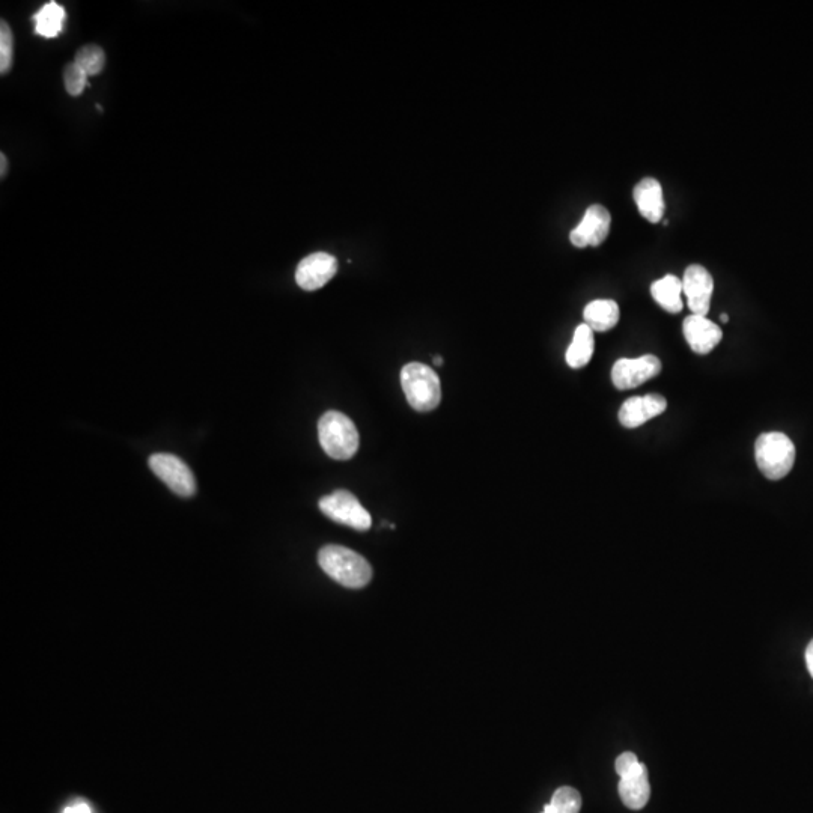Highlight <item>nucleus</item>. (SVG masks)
Segmentation results:
<instances>
[{
	"instance_id": "1",
	"label": "nucleus",
	"mask_w": 813,
	"mask_h": 813,
	"mask_svg": "<svg viewBox=\"0 0 813 813\" xmlns=\"http://www.w3.org/2000/svg\"><path fill=\"white\" fill-rule=\"evenodd\" d=\"M318 564L339 585L362 589L372 580V568L359 553L342 546H326L318 553Z\"/></svg>"
},
{
	"instance_id": "2",
	"label": "nucleus",
	"mask_w": 813,
	"mask_h": 813,
	"mask_svg": "<svg viewBox=\"0 0 813 813\" xmlns=\"http://www.w3.org/2000/svg\"><path fill=\"white\" fill-rule=\"evenodd\" d=\"M401 386L416 412L427 413L439 407L442 384L439 375L424 363L413 362L401 369Z\"/></svg>"
},
{
	"instance_id": "3",
	"label": "nucleus",
	"mask_w": 813,
	"mask_h": 813,
	"mask_svg": "<svg viewBox=\"0 0 813 813\" xmlns=\"http://www.w3.org/2000/svg\"><path fill=\"white\" fill-rule=\"evenodd\" d=\"M318 439L324 452L333 460H350L359 451V431L344 413L327 412L321 416L318 422Z\"/></svg>"
},
{
	"instance_id": "4",
	"label": "nucleus",
	"mask_w": 813,
	"mask_h": 813,
	"mask_svg": "<svg viewBox=\"0 0 813 813\" xmlns=\"http://www.w3.org/2000/svg\"><path fill=\"white\" fill-rule=\"evenodd\" d=\"M755 458L759 470L770 481L785 478L795 463V446L786 434L765 433L755 443Z\"/></svg>"
},
{
	"instance_id": "5",
	"label": "nucleus",
	"mask_w": 813,
	"mask_h": 813,
	"mask_svg": "<svg viewBox=\"0 0 813 813\" xmlns=\"http://www.w3.org/2000/svg\"><path fill=\"white\" fill-rule=\"evenodd\" d=\"M321 512L335 523L344 524L356 530H368L372 526L371 514L363 508L356 496L347 490H338L335 493L320 499Z\"/></svg>"
},
{
	"instance_id": "6",
	"label": "nucleus",
	"mask_w": 813,
	"mask_h": 813,
	"mask_svg": "<svg viewBox=\"0 0 813 813\" xmlns=\"http://www.w3.org/2000/svg\"><path fill=\"white\" fill-rule=\"evenodd\" d=\"M148 464L157 478L165 482L178 496L192 497L196 493L195 475L181 458L171 454H154L151 455Z\"/></svg>"
},
{
	"instance_id": "7",
	"label": "nucleus",
	"mask_w": 813,
	"mask_h": 813,
	"mask_svg": "<svg viewBox=\"0 0 813 813\" xmlns=\"http://www.w3.org/2000/svg\"><path fill=\"white\" fill-rule=\"evenodd\" d=\"M661 372V362L652 354L637 359H619L613 365L612 381L616 389L630 390L642 386Z\"/></svg>"
},
{
	"instance_id": "8",
	"label": "nucleus",
	"mask_w": 813,
	"mask_h": 813,
	"mask_svg": "<svg viewBox=\"0 0 813 813\" xmlns=\"http://www.w3.org/2000/svg\"><path fill=\"white\" fill-rule=\"evenodd\" d=\"M612 226V216L603 205L595 204L586 210L582 222L570 234V241L579 249L597 247L606 241Z\"/></svg>"
},
{
	"instance_id": "9",
	"label": "nucleus",
	"mask_w": 813,
	"mask_h": 813,
	"mask_svg": "<svg viewBox=\"0 0 813 813\" xmlns=\"http://www.w3.org/2000/svg\"><path fill=\"white\" fill-rule=\"evenodd\" d=\"M714 279L707 268L699 264L690 265L684 273L683 293L686 294L687 303L693 315L707 317L711 308Z\"/></svg>"
},
{
	"instance_id": "10",
	"label": "nucleus",
	"mask_w": 813,
	"mask_h": 813,
	"mask_svg": "<svg viewBox=\"0 0 813 813\" xmlns=\"http://www.w3.org/2000/svg\"><path fill=\"white\" fill-rule=\"evenodd\" d=\"M338 261L329 253L318 252L306 256L296 270V281L302 290L315 291L335 278Z\"/></svg>"
},
{
	"instance_id": "11",
	"label": "nucleus",
	"mask_w": 813,
	"mask_h": 813,
	"mask_svg": "<svg viewBox=\"0 0 813 813\" xmlns=\"http://www.w3.org/2000/svg\"><path fill=\"white\" fill-rule=\"evenodd\" d=\"M667 401L658 393L645 396H633L622 404L619 410V422L622 427L633 430L642 427L646 422L666 412Z\"/></svg>"
},
{
	"instance_id": "12",
	"label": "nucleus",
	"mask_w": 813,
	"mask_h": 813,
	"mask_svg": "<svg viewBox=\"0 0 813 813\" xmlns=\"http://www.w3.org/2000/svg\"><path fill=\"white\" fill-rule=\"evenodd\" d=\"M684 338L696 354H710L722 342L723 332L716 323L701 315H690L684 320Z\"/></svg>"
},
{
	"instance_id": "13",
	"label": "nucleus",
	"mask_w": 813,
	"mask_h": 813,
	"mask_svg": "<svg viewBox=\"0 0 813 813\" xmlns=\"http://www.w3.org/2000/svg\"><path fill=\"white\" fill-rule=\"evenodd\" d=\"M634 202L639 213L648 222L660 223L664 216L663 187L655 178H643L633 190Z\"/></svg>"
},
{
	"instance_id": "14",
	"label": "nucleus",
	"mask_w": 813,
	"mask_h": 813,
	"mask_svg": "<svg viewBox=\"0 0 813 813\" xmlns=\"http://www.w3.org/2000/svg\"><path fill=\"white\" fill-rule=\"evenodd\" d=\"M618 789L622 803L628 809H643L651 797V786H649L648 771H646L645 765L640 762L631 773L621 777Z\"/></svg>"
},
{
	"instance_id": "15",
	"label": "nucleus",
	"mask_w": 813,
	"mask_h": 813,
	"mask_svg": "<svg viewBox=\"0 0 813 813\" xmlns=\"http://www.w3.org/2000/svg\"><path fill=\"white\" fill-rule=\"evenodd\" d=\"M652 299L670 314H680L683 311V281L673 275L664 276L651 285Z\"/></svg>"
},
{
	"instance_id": "16",
	"label": "nucleus",
	"mask_w": 813,
	"mask_h": 813,
	"mask_svg": "<svg viewBox=\"0 0 813 813\" xmlns=\"http://www.w3.org/2000/svg\"><path fill=\"white\" fill-rule=\"evenodd\" d=\"M621 312L615 300H594L589 303L583 312L585 324H588L594 332H609L618 324Z\"/></svg>"
},
{
	"instance_id": "17",
	"label": "nucleus",
	"mask_w": 813,
	"mask_h": 813,
	"mask_svg": "<svg viewBox=\"0 0 813 813\" xmlns=\"http://www.w3.org/2000/svg\"><path fill=\"white\" fill-rule=\"evenodd\" d=\"M594 330L588 324H580L574 332L573 342L567 351V363L570 368L580 369L591 362L594 356Z\"/></svg>"
},
{
	"instance_id": "18",
	"label": "nucleus",
	"mask_w": 813,
	"mask_h": 813,
	"mask_svg": "<svg viewBox=\"0 0 813 813\" xmlns=\"http://www.w3.org/2000/svg\"><path fill=\"white\" fill-rule=\"evenodd\" d=\"M65 17L64 7L49 2L34 16L35 32L44 38H56L64 29Z\"/></svg>"
},
{
	"instance_id": "19",
	"label": "nucleus",
	"mask_w": 813,
	"mask_h": 813,
	"mask_svg": "<svg viewBox=\"0 0 813 813\" xmlns=\"http://www.w3.org/2000/svg\"><path fill=\"white\" fill-rule=\"evenodd\" d=\"M582 797L577 789L562 786L553 794L552 801L544 807L542 813H579Z\"/></svg>"
},
{
	"instance_id": "20",
	"label": "nucleus",
	"mask_w": 813,
	"mask_h": 813,
	"mask_svg": "<svg viewBox=\"0 0 813 813\" xmlns=\"http://www.w3.org/2000/svg\"><path fill=\"white\" fill-rule=\"evenodd\" d=\"M74 62H76L88 76H97L98 73L103 71L104 64H106V55H104L101 47L95 46V44H89V46L82 47V49L77 52Z\"/></svg>"
},
{
	"instance_id": "21",
	"label": "nucleus",
	"mask_w": 813,
	"mask_h": 813,
	"mask_svg": "<svg viewBox=\"0 0 813 813\" xmlns=\"http://www.w3.org/2000/svg\"><path fill=\"white\" fill-rule=\"evenodd\" d=\"M14 37L10 25L2 22L0 25V73L7 74L13 67Z\"/></svg>"
},
{
	"instance_id": "22",
	"label": "nucleus",
	"mask_w": 813,
	"mask_h": 813,
	"mask_svg": "<svg viewBox=\"0 0 813 813\" xmlns=\"http://www.w3.org/2000/svg\"><path fill=\"white\" fill-rule=\"evenodd\" d=\"M88 77V74L76 62L68 64L64 70V85L68 94L73 95V97L83 94L86 83H88Z\"/></svg>"
},
{
	"instance_id": "23",
	"label": "nucleus",
	"mask_w": 813,
	"mask_h": 813,
	"mask_svg": "<svg viewBox=\"0 0 813 813\" xmlns=\"http://www.w3.org/2000/svg\"><path fill=\"white\" fill-rule=\"evenodd\" d=\"M639 764V759H637V756L634 755V753H622V755L616 759V773L619 774V777L627 776V774L631 773V771H633L634 768H636Z\"/></svg>"
},
{
	"instance_id": "24",
	"label": "nucleus",
	"mask_w": 813,
	"mask_h": 813,
	"mask_svg": "<svg viewBox=\"0 0 813 813\" xmlns=\"http://www.w3.org/2000/svg\"><path fill=\"white\" fill-rule=\"evenodd\" d=\"M64 813H92V810L86 803H76L68 806Z\"/></svg>"
},
{
	"instance_id": "25",
	"label": "nucleus",
	"mask_w": 813,
	"mask_h": 813,
	"mask_svg": "<svg viewBox=\"0 0 813 813\" xmlns=\"http://www.w3.org/2000/svg\"><path fill=\"white\" fill-rule=\"evenodd\" d=\"M806 666L807 669H809L810 676L813 678V640L806 648Z\"/></svg>"
},
{
	"instance_id": "26",
	"label": "nucleus",
	"mask_w": 813,
	"mask_h": 813,
	"mask_svg": "<svg viewBox=\"0 0 813 813\" xmlns=\"http://www.w3.org/2000/svg\"><path fill=\"white\" fill-rule=\"evenodd\" d=\"M0 166H2V171H0V175H2V178H4L8 172V160L7 157H5V154H2V156H0Z\"/></svg>"
},
{
	"instance_id": "27",
	"label": "nucleus",
	"mask_w": 813,
	"mask_h": 813,
	"mask_svg": "<svg viewBox=\"0 0 813 813\" xmlns=\"http://www.w3.org/2000/svg\"><path fill=\"white\" fill-rule=\"evenodd\" d=\"M433 362H434V365H436V366H442L443 363H445V360H443L442 356H436V357H434Z\"/></svg>"
},
{
	"instance_id": "28",
	"label": "nucleus",
	"mask_w": 813,
	"mask_h": 813,
	"mask_svg": "<svg viewBox=\"0 0 813 813\" xmlns=\"http://www.w3.org/2000/svg\"><path fill=\"white\" fill-rule=\"evenodd\" d=\"M720 320H722L723 323H728L729 315L728 314H723L722 317H720Z\"/></svg>"
}]
</instances>
